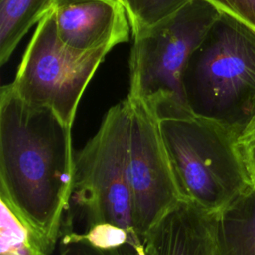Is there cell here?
Instances as JSON below:
<instances>
[{"instance_id":"cell-4","label":"cell","mask_w":255,"mask_h":255,"mask_svg":"<svg viewBox=\"0 0 255 255\" xmlns=\"http://www.w3.org/2000/svg\"><path fill=\"white\" fill-rule=\"evenodd\" d=\"M220 14L208 0H189L172 15L133 36L128 96L143 101L157 116L189 112L182 75L189 57Z\"/></svg>"},{"instance_id":"cell-11","label":"cell","mask_w":255,"mask_h":255,"mask_svg":"<svg viewBox=\"0 0 255 255\" xmlns=\"http://www.w3.org/2000/svg\"><path fill=\"white\" fill-rule=\"evenodd\" d=\"M55 0H0V64L11 58L30 28L53 8Z\"/></svg>"},{"instance_id":"cell-12","label":"cell","mask_w":255,"mask_h":255,"mask_svg":"<svg viewBox=\"0 0 255 255\" xmlns=\"http://www.w3.org/2000/svg\"><path fill=\"white\" fill-rule=\"evenodd\" d=\"M0 255H51L46 242L0 199Z\"/></svg>"},{"instance_id":"cell-1","label":"cell","mask_w":255,"mask_h":255,"mask_svg":"<svg viewBox=\"0 0 255 255\" xmlns=\"http://www.w3.org/2000/svg\"><path fill=\"white\" fill-rule=\"evenodd\" d=\"M72 127L52 110L23 101L11 84L0 92V199L53 251L73 198Z\"/></svg>"},{"instance_id":"cell-8","label":"cell","mask_w":255,"mask_h":255,"mask_svg":"<svg viewBox=\"0 0 255 255\" xmlns=\"http://www.w3.org/2000/svg\"><path fill=\"white\" fill-rule=\"evenodd\" d=\"M52 9L60 39L73 49L112 50L129 40L130 25L120 0H55Z\"/></svg>"},{"instance_id":"cell-6","label":"cell","mask_w":255,"mask_h":255,"mask_svg":"<svg viewBox=\"0 0 255 255\" xmlns=\"http://www.w3.org/2000/svg\"><path fill=\"white\" fill-rule=\"evenodd\" d=\"M110 51L67 46L58 35L51 9L37 24L11 85L23 101L52 110L73 127L82 95Z\"/></svg>"},{"instance_id":"cell-5","label":"cell","mask_w":255,"mask_h":255,"mask_svg":"<svg viewBox=\"0 0 255 255\" xmlns=\"http://www.w3.org/2000/svg\"><path fill=\"white\" fill-rule=\"evenodd\" d=\"M130 106H113L97 133L76 153L73 198L88 228L111 225L136 235L129 177Z\"/></svg>"},{"instance_id":"cell-9","label":"cell","mask_w":255,"mask_h":255,"mask_svg":"<svg viewBox=\"0 0 255 255\" xmlns=\"http://www.w3.org/2000/svg\"><path fill=\"white\" fill-rule=\"evenodd\" d=\"M216 214L180 201L141 238L145 255H220Z\"/></svg>"},{"instance_id":"cell-10","label":"cell","mask_w":255,"mask_h":255,"mask_svg":"<svg viewBox=\"0 0 255 255\" xmlns=\"http://www.w3.org/2000/svg\"><path fill=\"white\" fill-rule=\"evenodd\" d=\"M220 255H255V189L248 186L216 214Z\"/></svg>"},{"instance_id":"cell-7","label":"cell","mask_w":255,"mask_h":255,"mask_svg":"<svg viewBox=\"0 0 255 255\" xmlns=\"http://www.w3.org/2000/svg\"><path fill=\"white\" fill-rule=\"evenodd\" d=\"M127 98L130 106L129 177L134 228L141 239L182 198L156 111L139 99Z\"/></svg>"},{"instance_id":"cell-3","label":"cell","mask_w":255,"mask_h":255,"mask_svg":"<svg viewBox=\"0 0 255 255\" xmlns=\"http://www.w3.org/2000/svg\"><path fill=\"white\" fill-rule=\"evenodd\" d=\"M158 120L182 200L218 213L249 186L236 151L235 132L188 111Z\"/></svg>"},{"instance_id":"cell-14","label":"cell","mask_w":255,"mask_h":255,"mask_svg":"<svg viewBox=\"0 0 255 255\" xmlns=\"http://www.w3.org/2000/svg\"><path fill=\"white\" fill-rule=\"evenodd\" d=\"M60 255H145L141 242H126L113 247L91 243L82 233L70 232L61 240Z\"/></svg>"},{"instance_id":"cell-17","label":"cell","mask_w":255,"mask_h":255,"mask_svg":"<svg viewBox=\"0 0 255 255\" xmlns=\"http://www.w3.org/2000/svg\"><path fill=\"white\" fill-rule=\"evenodd\" d=\"M120 1H121V0H120Z\"/></svg>"},{"instance_id":"cell-2","label":"cell","mask_w":255,"mask_h":255,"mask_svg":"<svg viewBox=\"0 0 255 255\" xmlns=\"http://www.w3.org/2000/svg\"><path fill=\"white\" fill-rule=\"evenodd\" d=\"M189 112L238 136L255 117V29L221 12L185 66Z\"/></svg>"},{"instance_id":"cell-15","label":"cell","mask_w":255,"mask_h":255,"mask_svg":"<svg viewBox=\"0 0 255 255\" xmlns=\"http://www.w3.org/2000/svg\"><path fill=\"white\" fill-rule=\"evenodd\" d=\"M235 147L247 183L255 189V117L237 137Z\"/></svg>"},{"instance_id":"cell-13","label":"cell","mask_w":255,"mask_h":255,"mask_svg":"<svg viewBox=\"0 0 255 255\" xmlns=\"http://www.w3.org/2000/svg\"><path fill=\"white\" fill-rule=\"evenodd\" d=\"M189 0H121L132 37L182 8Z\"/></svg>"},{"instance_id":"cell-16","label":"cell","mask_w":255,"mask_h":255,"mask_svg":"<svg viewBox=\"0 0 255 255\" xmlns=\"http://www.w3.org/2000/svg\"><path fill=\"white\" fill-rule=\"evenodd\" d=\"M227 13L255 29V0H208Z\"/></svg>"}]
</instances>
